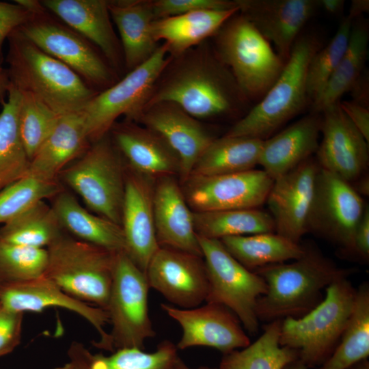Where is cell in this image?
I'll return each instance as SVG.
<instances>
[{
	"instance_id": "1",
	"label": "cell",
	"mask_w": 369,
	"mask_h": 369,
	"mask_svg": "<svg viewBox=\"0 0 369 369\" xmlns=\"http://www.w3.org/2000/svg\"><path fill=\"white\" fill-rule=\"evenodd\" d=\"M161 102H173L199 120L247 113L251 102L206 42L171 56L146 107Z\"/></svg>"
},
{
	"instance_id": "2",
	"label": "cell",
	"mask_w": 369,
	"mask_h": 369,
	"mask_svg": "<svg viewBox=\"0 0 369 369\" xmlns=\"http://www.w3.org/2000/svg\"><path fill=\"white\" fill-rule=\"evenodd\" d=\"M303 246V254L292 262L269 264L253 271L266 284V292L256 306L259 322L268 323L305 315L323 301V290L355 271L338 266L315 245Z\"/></svg>"
},
{
	"instance_id": "3",
	"label": "cell",
	"mask_w": 369,
	"mask_h": 369,
	"mask_svg": "<svg viewBox=\"0 0 369 369\" xmlns=\"http://www.w3.org/2000/svg\"><path fill=\"white\" fill-rule=\"evenodd\" d=\"M5 61L10 84L57 115L83 111L99 92L68 66L28 40L18 29L8 37Z\"/></svg>"
},
{
	"instance_id": "4",
	"label": "cell",
	"mask_w": 369,
	"mask_h": 369,
	"mask_svg": "<svg viewBox=\"0 0 369 369\" xmlns=\"http://www.w3.org/2000/svg\"><path fill=\"white\" fill-rule=\"evenodd\" d=\"M321 46L317 36L300 35L271 87L225 135L265 140L310 106L307 72L312 57Z\"/></svg>"
},
{
	"instance_id": "5",
	"label": "cell",
	"mask_w": 369,
	"mask_h": 369,
	"mask_svg": "<svg viewBox=\"0 0 369 369\" xmlns=\"http://www.w3.org/2000/svg\"><path fill=\"white\" fill-rule=\"evenodd\" d=\"M212 46L245 97L259 102L281 74L286 62L239 11L227 20Z\"/></svg>"
},
{
	"instance_id": "6",
	"label": "cell",
	"mask_w": 369,
	"mask_h": 369,
	"mask_svg": "<svg viewBox=\"0 0 369 369\" xmlns=\"http://www.w3.org/2000/svg\"><path fill=\"white\" fill-rule=\"evenodd\" d=\"M355 288L348 277L331 284L323 301L299 318L282 320L279 343L297 351L308 368H320L338 346L351 315Z\"/></svg>"
},
{
	"instance_id": "7",
	"label": "cell",
	"mask_w": 369,
	"mask_h": 369,
	"mask_svg": "<svg viewBox=\"0 0 369 369\" xmlns=\"http://www.w3.org/2000/svg\"><path fill=\"white\" fill-rule=\"evenodd\" d=\"M46 249L44 275L68 295L107 311L116 252L66 232Z\"/></svg>"
},
{
	"instance_id": "8",
	"label": "cell",
	"mask_w": 369,
	"mask_h": 369,
	"mask_svg": "<svg viewBox=\"0 0 369 369\" xmlns=\"http://www.w3.org/2000/svg\"><path fill=\"white\" fill-rule=\"evenodd\" d=\"M58 180L80 195L94 213L121 226L126 163L109 133L91 143Z\"/></svg>"
},
{
	"instance_id": "9",
	"label": "cell",
	"mask_w": 369,
	"mask_h": 369,
	"mask_svg": "<svg viewBox=\"0 0 369 369\" xmlns=\"http://www.w3.org/2000/svg\"><path fill=\"white\" fill-rule=\"evenodd\" d=\"M171 56L163 43L146 62L99 92L83 109L89 141L109 133L119 117L137 122Z\"/></svg>"
},
{
	"instance_id": "10",
	"label": "cell",
	"mask_w": 369,
	"mask_h": 369,
	"mask_svg": "<svg viewBox=\"0 0 369 369\" xmlns=\"http://www.w3.org/2000/svg\"><path fill=\"white\" fill-rule=\"evenodd\" d=\"M146 274L124 251L115 254L113 282L107 308L111 330L108 351L138 348L156 332L148 314Z\"/></svg>"
},
{
	"instance_id": "11",
	"label": "cell",
	"mask_w": 369,
	"mask_h": 369,
	"mask_svg": "<svg viewBox=\"0 0 369 369\" xmlns=\"http://www.w3.org/2000/svg\"><path fill=\"white\" fill-rule=\"evenodd\" d=\"M32 43L59 60L98 92L119 79L101 52L85 38L44 8L18 28Z\"/></svg>"
},
{
	"instance_id": "12",
	"label": "cell",
	"mask_w": 369,
	"mask_h": 369,
	"mask_svg": "<svg viewBox=\"0 0 369 369\" xmlns=\"http://www.w3.org/2000/svg\"><path fill=\"white\" fill-rule=\"evenodd\" d=\"M208 282L206 303L226 306L243 328L255 335L259 330L256 314L258 299L266 292L264 280L236 260L220 240L197 235Z\"/></svg>"
},
{
	"instance_id": "13",
	"label": "cell",
	"mask_w": 369,
	"mask_h": 369,
	"mask_svg": "<svg viewBox=\"0 0 369 369\" xmlns=\"http://www.w3.org/2000/svg\"><path fill=\"white\" fill-rule=\"evenodd\" d=\"M365 208L361 196L351 184L320 167L308 219V232L331 242L342 254L355 256V232Z\"/></svg>"
},
{
	"instance_id": "14",
	"label": "cell",
	"mask_w": 369,
	"mask_h": 369,
	"mask_svg": "<svg viewBox=\"0 0 369 369\" xmlns=\"http://www.w3.org/2000/svg\"><path fill=\"white\" fill-rule=\"evenodd\" d=\"M273 180L262 169L189 177L183 193L193 212L257 208L266 202Z\"/></svg>"
},
{
	"instance_id": "15",
	"label": "cell",
	"mask_w": 369,
	"mask_h": 369,
	"mask_svg": "<svg viewBox=\"0 0 369 369\" xmlns=\"http://www.w3.org/2000/svg\"><path fill=\"white\" fill-rule=\"evenodd\" d=\"M150 288L178 308L198 307L206 301L208 282L202 257L160 247L146 271Z\"/></svg>"
},
{
	"instance_id": "16",
	"label": "cell",
	"mask_w": 369,
	"mask_h": 369,
	"mask_svg": "<svg viewBox=\"0 0 369 369\" xmlns=\"http://www.w3.org/2000/svg\"><path fill=\"white\" fill-rule=\"evenodd\" d=\"M161 308L182 328L178 350L208 346L226 354L251 343L237 316L221 304L206 303L201 307L184 309L161 303Z\"/></svg>"
},
{
	"instance_id": "17",
	"label": "cell",
	"mask_w": 369,
	"mask_h": 369,
	"mask_svg": "<svg viewBox=\"0 0 369 369\" xmlns=\"http://www.w3.org/2000/svg\"><path fill=\"white\" fill-rule=\"evenodd\" d=\"M322 139L316 150L320 168L351 184L366 172L368 142L340 106V101L321 113Z\"/></svg>"
},
{
	"instance_id": "18",
	"label": "cell",
	"mask_w": 369,
	"mask_h": 369,
	"mask_svg": "<svg viewBox=\"0 0 369 369\" xmlns=\"http://www.w3.org/2000/svg\"><path fill=\"white\" fill-rule=\"evenodd\" d=\"M320 166L310 157L273 180L266 197L275 232L301 243L308 223Z\"/></svg>"
},
{
	"instance_id": "19",
	"label": "cell",
	"mask_w": 369,
	"mask_h": 369,
	"mask_svg": "<svg viewBox=\"0 0 369 369\" xmlns=\"http://www.w3.org/2000/svg\"><path fill=\"white\" fill-rule=\"evenodd\" d=\"M0 302L21 313L40 312L53 307L71 311L87 320L99 333L100 339L94 345L108 349L109 333L105 329L109 323L108 312L68 295L44 275L24 282L0 283Z\"/></svg>"
},
{
	"instance_id": "20",
	"label": "cell",
	"mask_w": 369,
	"mask_h": 369,
	"mask_svg": "<svg viewBox=\"0 0 369 369\" xmlns=\"http://www.w3.org/2000/svg\"><path fill=\"white\" fill-rule=\"evenodd\" d=\"M153 180L136 172L126 163L121 224L125 252L145 274L150 260L160 247L154 219Z\"/></svg>"
},
{
	"instance_id": "21",
	"label": "cell",
	"mask_w": 369,
	"mask_h": 369,
	"mask_svg": "<svg viewBox=\"0 0 369 369\" xmlns=\"http://www.w3.org/2000/svg\"><path fill=\"white\" fill-rule=\"evenodd\" d=\"M161 135L178 155L184 183L205 149L215 139L201 124L177 105L161 102L144 108L137 123Z\"/></svg>"
},
{
	"instance_id": "22",
	"label": "cell",
	"mask_w": 369,
	"mask_h": 369,
	"mask_svg": "<svg viewBox=\"0 0 369 369\" xmlns=\"http://www.w3.org/2000/svg\"><path fill=\"white\" fill-rule=\"evenodd\" d=\"M239 12L274 45L285 62L300 33L318 8V0H236Z\"/></svg>"
},
{
	"instance_id": "23",
	"label": "cell",
	"mask_w": 369,
	"mask_h": 369,
	"mask_svg": "<svg viewBox=\"0 0 369 369\" xmlns=\"http://www.w3.org/2000/svg\"><path fill=\"white\" fill-rule=\"evenodd\" d=\"M43 5L66 25L92 43L118 72L124 66L120 39L107 0H43Z\"/></svg>"
},
{
	"instance_id": "24",
	"label": "cell",
	"mask_w": 369,
	"mask_h": 369,
	"mask_svg": "<svg viewBox=\"0 0 369 369\" xmlns=\"http://www.w3.org/2000/svg\"><path fill=\"white\" fill-rule=\"evenodd\" d=\"M109 133L127 165L136 172L153 179L180 174L178 155L154 131L124 120L116 122Z\"/></svg>"
},
{
	"instance_id": "25",
	"label": "cell",
	"mask_w": 369,
	"mask_h": 369,
	"mask_svg": "<svg viewBox=\"0 0 369 369\" xmlns=\"http://www.w3.org/2000/svg\"><path fill=\"white\" fill-rule=\"evenodd\" d=\"M156 234L160 247L202 257L193 212L174 176L158 178L153 191Z\"/></svg>"
},
{
	"instance_id": "26",
	"label": "cell",
	"mask_w": 369,
	"mask_h": 369,
	"mask_svg": "<svg viewBox=\"0 0 369 369\" xmlns=\"http://www.w3.org/2000/svg\"><path fill=\"white\" fill-rule=\"evenodd\" d=\"M321 114L310 113L263 140L258 165L273 180L293 169L316 152Z\"/></svg>"
},
{
	"instance_id": "27",
	"label": "cell",
	"mask_w": 369,
	"mask_h": 369,
	"mask_svg": "<svg viewBox=\"0 0 369 369\" xmlns=\"http://www.w3.org/2000/svg\"><path fill=\"white\" fill-rule=\"evenodd\" d=\"M90 144L83 111L60 115L31 160L27 175L57 181L61 172L81 156Z\"/></svg>"
},
{
	"instance_id": "28",
	"label": "cell",
	"mask_w": 369,
	"mask_h": 369,
	"mask_svg": "<svg viewBox=\"0 0 369 369\" xmlns=\"http://www.w3.org/2000/svg\"><path fill=\"white\" fill-rule=\"evenodd\" d=\"M111 20L120 35L124 66L128 72L146 62L159 45L151 31L155 19L152 1H108Z\"/></svg>"
},
{
	"instance_id": "29",
	"label": "cell",
	"mask_w": 369,
	"mask_h": 369,
	"mask_svg": "<svg viewBox=\"0 0 369 369\" xmlns=\"http://www.w3.org/2000/svg\"><path fill=\"white\" fill-rule=\"evenodd\" d=\"M52 200L51 206L66 233L112 252L125 251L124 236L120 225L88 211L64 189Z\"/></svg>"
},
{
	"instance_id": "30",
	"label": "cell",
	"mask_w": 369,
	"mask_h": 369,
	"mask_svg": "<svg viewBox=\"0 0 369 369\" xmlns=\"http://www.w3.org/2000/svg\"><path fill=\"white\" fill-rule=\"evenodd\" d=\"M239 11L202 10L154 19L152 35L166 44L169 55L176 57L213 36L223 23Z\"/></svg>"
},
{
	"instance_id": "31",
	"label": "cell",
	"mask_w": 369,
	"mask_h": 369,
	"mask_svg": "<svg viewBox=\"0 0 369 369\" xmlns=\"http://www.w3.org/2000/svg\"><path fill=\"white\" fill-rule=\"evenodd\" d=\"M176 345L161 342L152 353L138 348L116 350L110 355L94 353L82 343L73 342L68 350L70 361L80 369H176L181 360Z\"/></svg>"
},
{
	"instance_id": "32",
	"label": "cell",
	"mask_w": 369,
	"mask_h": 369,
	"mask_svg": "<svg viewBox=\"0 0 369 369\" xmlns=\"http://www.w3.org/2000/svg\"><path fill=\"white\" fill-rule=\"evenodd\" d=\"M263 140L245 136L215 138L195 163L190 177L246 172L258 165Z\"/></svg>"
},
{
	"instance_id": "33",
	"label": "cell",
	"mask_w": 369,
	"mask_h": 369,
	"mask_svg": "<svg viewBox=\"0 0 369 369\" xmlns=\"http://www.w3.org/2000/svg\"><path fill=\"white\" fill-rule=\"evenodd\" d=\"M353 22L346 50L326 85L310 105L311 113H321L325 109L340 101L366 69L369 31L365 20L359 18Z\"/></svg>"
},
{
	"instance_id": "34",
	"label": "cell",
	"mask_w": 369,
	"mask_h": 369,
	"mask_svg": "<svg viewBox=\"0 0 369 369\" xmlns=\"http://www.w3.org/2000/svg\"><path fill=\"white\" fill-rule=\"evenodd\" d=\"M228 252L251 271L299 258L304 252L301 243L275 232L228 236L220 239Z\"/></svg>"
},
{
	"instance_id": "35",
	"label": "cell",
	"mask_w": 369,
	"mask_h": 369,
	"mask_svg": "<svg viewBox=\"0 0 369 369\" xmlns=\"http://www.w3.org/2000/svg\"><path fill=\"white\" fill-rule=\"evenodd\" d=\"M7 95L0 113V191L25 176L30 165L19 129L21 94L10 84Z\"/></svg>"
},
{
	"instance_id": "36",
	"label": "cell",
	"mask_w": 369,
	"mask_h": 369,
	"mask_svg": "<svg viewBox=\"0 0 369 369\" xmlns=\"http://www.w3.org/2000/svg\"><path fill=\"white\" fill-rule=\"evenodd\" d=\"M282 320L266 323L262 334L247 346L223 355L219 369H284L299 359L297 351L281 346Z\"/></svg>"
},
{
	"instance_id": "37",
	"label": "cell",
	"mask_w": 369,
	"mask_h": 369,
	"mask_svg": "<svg viewBox=\"0 0 369 369\" xmlns=\"http://www.w3.org/2000/svg\"><path fill=\"white\" fill-rule=\"evenodd\" d=\"M369 356V284L356 289L353 307L340 342L319 369H348Z\"/></svg>"
},
{
	"instance_id": "38",
	"label": "cell",
	"mask_w": 369,
	"mask_h": 369,
	"mask_svg": "<svg viewBox=\"0 0 369 369\" xmlns=\"http://www.w3.org/2000/svg\"><path fill=\"white\" fill-rule=\"evenodd\" d=\"M65 232L51 205L39 201L0 228V242L47 248Z\"/></svg>"
},
{
	"instance_id": "39",
	"label": "cell",
	"mask_w": 369,
	"mask_h": 369,
	"mask_svg": "<svg viewBox=\"0 0 369 369\" xmlns=\"http://www.w3.org/2000/svg\"><path fill=\"white\" fill-rule=\"evenodd\" d=\"M193 221L197 234L208 238L275 232L270 213L258 208L193 212Z\"/></svg>"
},
{
	"instance_id": "40",
	"label": "cell",
	"mask_w": 369,
	"mask_h": 369,
	"mask_svg": "<svg viewBox=\"0 0 369 369\" xmlns=\"http://www.w3.org/2000/svg\"><path fill=\"white\" fill-rule=\"evenodd\" d=\"M353 20L346 16L331 40L312 57L307 72V93L312 102L322 92L344 55L350 38Z\"/></svg>"
},
{
	"instance_id": "41",
	"label": "cell",
	"mask_w": 369,
	"mask_h": 369,
	"mask_svg": "<svg viewBox=\"0 0 369 369\" xmlns=\"http://www.w3.org/2000/svg\"><path fill=\"white\" fill-rule=\"evenodd\" d=\"M64 189L59 181L26 175L0 191V223H5L35 203L52 199Z\"/></svg>"
},
{
	"instance_id": "42",
	"label": "cell",
	"mask_w": 369,
	"mask_h": 369,
	"mask_svg": "<svg viewBox=\"0 0 369 369\" xmlns=\"http://www.w3.org/2000/svg\"><path fill=\"white\" fill-rule=\"evenodd\" d=\"M47 261L46 248L0 242V283L20 282L42 276Z\"/></svg>"
},
{
	"instance_id": "43",
	"label": "cell",
	"mask_w": 369,
	"mask_h": 369,
	"mask_svg": "<svg viewBox=\"0 0 369 369\" xmlns=\"http://www.w3.org/2000/svg\"><path fill=\"white\" fill-rule=\"evenodd\" d=\"M20 94L19 129L31 161L50 135L59 115L32 95L25 92Z\"/></svg>"
},
{
	"instance_id": "44",
	"label": "cell",
	"mask_w": 369,
	"mask_h": 369,
	"mask_svg": "<svg viewBox=\"0 0 369 369\" xmlns=\"http://www.w3.org/2000/svg\"><path fill=\"white\" fill-rule=\"evenodd\" d=\"M152 5L155 19L196 11L238 8L236 0H156L152 1Z\"/></svg>"
},
{
	"instance_id": "45",
	"label": "cell",
	"mask_w": 369,
	"mask_h": 369,
	"mask_svg": "<svg viewBox=\"0 0 369 369\" xmlns=\"http://www.w3.org/2000/svg\"><path fill=\"white\" fill-rule=\"evenodd\" d=\"M23 314L0 302V357L11 353L20 344Z\"/></svg>"
},
{
	"instance_id": "46",
	"label": "cell",
	"mask_w": 369,
	"mask_h": 369,
	"mask_svg": "<svg viewBox=\"0 0 369 369\" xmlns=\"http://www.w3.org/2000/svg\"><path fill=\"white\" fill-rule=\"evenodd\" d=\"M32 14L20 5L0 1V66L2 67L4 56L3 44L9 36L16 29L27 23Z\"/></svg>"
},
{
	"instance_id": "47",
	"label": "cell",
	"mask_w": 369,
	"mask_h": 369,
	"mask_svg": "<svg viewBox=\"0 0 369 369\" xmlns=\"http://www.w3.org/2000/svg\"><path fill=\"white\" fill-rule=\"evenodd\" d=\"M340 106L351 122L369 141V109L353 100L340 101Z\"/></svg>"
},
{
	"instance_id": "48",
	"label": "cell",
	"mask_w": 369,
	"mask_h": 369,
	"mask_svg": "<svg viewBox=\"0 0 369 369\" xmlns=\"http://www.w3.org/2000/svg\"><path fill=\"white\" fill-rule=\"evenodd\" d=\"M355 256L365 262L369 258V209L366 206L355 236Z\"/></svg>"
},
{
	"instance_id": "49",
	"label": "cell",
	"mask_w": 369,
	"mask_h": 369,
	"mask_svg": "<svg viewBox=\"0 0 369 369\" xmlns=\"http://www.w3.org/2000/svg\"><path fill=\"white\" fill-rule=\"evenodd\" d=\"M349 92L351 93L353 101L368 107L369 78L366 69L364 70Z\"/></svg>"
},
{
	"instance_id": "50",
	"label": "cell",
	"mask_w": 369,
	"mask_h": 369,
	"mask_svg": "<svg viewBox=\"0 0 369 369\" xmlns=\"http://www.w3.org/2000/svg\"><path fill=\"white\" fill-rule=\"evenodd\" d=\"M318 8H323L327 13L339 15L342 13L344 7L343 0H318Z\"/></svg>"
},
{
	"instance_id": "51",
	"label": "cell",
	"mask_w": 369,
	"mask_h": 369,
	"mask_svg": "<svg viewBox=\"0 0 369 369\" xmlns=\"http://www.w3.org/2000/svg\"><path fill=\"white\" fill-rule=\"evenodd\" d=\"M368 0H353L351 1L348 16L353 21L359 18L363 13L368 12Z\"/></svg>"
},
{
	"instance_id": "52",
	"label": "cell",
	"mask_w": 369,
	"mask_h": 369,
	"mask_svg": "<svg viewBox=\"0 0 369 369\" xmlns=\"http://www.w3.org/2000/svg\"><path fill=\"white\" fill-rule=\"evenodd\" d=\"M10 81L7 70L0 67V103L5 100V96L7 95L10 87Z\"/></svg>"
},
{
	"instance_id": "53",
	"label": "cell",
	"mask_w": 369,
	"mask_h": 369,
	"mask_svg": "<svg viewBox=\"0 0 369 369\" xmlns=\"http://www.w3.org/2000/svg\"><path fill=\"white\" fill-rule=\"evenodd\" d=\"M356 182L357 187H353L355 190L361 196L368 195L369 194V179L368 177L361 176Z\"/></svg>"
},
{
	"instance_id": "54",
	"label": "cell",
	"mask_w": 369,
	"mask_h": 369,
	"mask_svg": "<svg viewBox=\"0 0 369 369\" xmlns=\"http://www.w3.org/2000/svg\"><path fill=\"white\" fill-rule=\"evenodd\" d=\"M284 369H308L299 359L288 364Z\"/></svg>"
},
{
	"instance_id": "55",
	"label": "cell",
	"mask_w": 369,
	"mask_h": 369,
	"mask_svg": "<svg viewBox=\"0 0 369 369\" xmlns=\"http://www.w3.org/2000/svg\"><path fill=\"white\" fill-rule=\"evenodd\" d=\"M348 369H369V360L368 359L361 360Z\"/></svg>"
},
{
	"instance_id": "56",
	"label": "cell",
	"mask_w": 369,
	"mask_h": 369,
	"mask_svg": "<svg viewBox=\"0 0 369 369\" xmlns=\"http://www.w3.org/2000/svg\"><path fill=\"white\" fill-rule=\"evenodd\" d=\"M52 369H80V368L78 366H77L74 363L70 361L68 363H66L62 366H56Z\"/></svg>"
},
{
	"instance_id": "57",
	"label": "cell",
	"mask_w": 369,
	"mask_h": 369,
	"mask_svg": "<svg viewBox=\"0 0 369 369\" xmlns=\"http://www.w3.org/2000/svg\"><path fill=\"white\" fill-rule=\"evenodd\" d=\"M176 369H217V368H212L206 366H201L197 368H192L187 366L183 361L181 359L180 362L178 363L177 367Z\"/></svg>"
},
{
	"instance_id": "58",
	"label": "cell",
	"mask_w": 369,
	"mask_h": 369,
	"mask_svg": "<svg viewBox=\"0 0 369 369\" xmlns=\"http://www.w3.org/2000/svg\"><path fill=\"white\" fill-rule=\"evenodd\" d=\"M1 67V66H0ZM3 67V66H2Z\"/></svg>"
}]
</instances>
